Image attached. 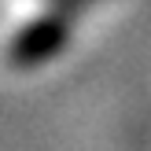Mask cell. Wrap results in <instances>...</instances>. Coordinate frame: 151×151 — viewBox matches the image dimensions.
I'll use <instances>...</instances> for the list:
<instances>
[{
  "label": "cell",
  "mask_w": 151,
  "mask_h": 151,
  "mask_svg": "<svg viewBox=\"0 0 151 151\" xmlns=\"http://www.w3.org/2000/svg\"><path fill=\"white\" fill-rule=\"evenodd\" d=\"M66 44V22L59 19L55 11L41 7L37 15L15 22L4 37V59L15 66V70H29V66L52 59L59 48Z\"/></svg>",
  "instance_id": "obj_1"
}]
</instances>
